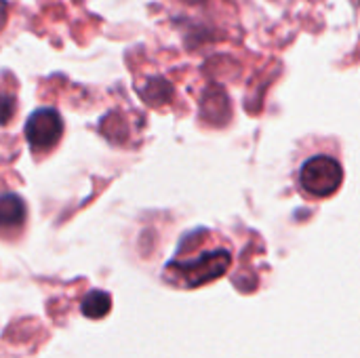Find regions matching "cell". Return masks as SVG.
<instances>
[{"instance_id":"2","label":"cell","mask_w":360,"mask_h":358,"mask_svg":"<svg viewBox=\"0 0 360 358\" xmlns=\"http://www.w3.org/2000/svg\"><path fill=\"white\" fill-rule=\"evenodd\" d=\"M63 133V120L57 110L40 108L25 122V137L32 150L42 152L59 141Z\"/></svg>"},{"instance_id":"6","label":"cell","mask_w":360,"mask_h":358,"mask_svg":"<svg viewBox=\"0 0 360 358\" xmlns=\"http://www.w3.org/2000/svg\"><path fill=\"white\" fill-rule=\"evenodd\" d=\"M15 114V99L11 95L0 93V124H6Z\"/></svg>"},{"instance_id":"1","label":"cell","mask_w":360,"mask_h":358,"mask_svg":"<svg viewBox=\"0 0 360 358\" xmlns=\"http://www.w3.org/2000/svg\"><path fill=\"white\" fill-rule=\"evenodd\" d=\"M344 181V169L342 165L325 154L312 156L304 162L300 171V184L302 188L312 194L314 198H325L338 192V188Z\"/></svg>"},{"instance_id":"3","label":"cell","mask_w":360,"mask_h":358,"mask_svg":"<svg viewBox=\"0 0 360 358\" xmlns=\"http://www.w3.org/2000/svg\"><path fill=\"white\" fill-rule=\"evenodd\" d=\"M228 266H230V255L226 251H215V253H207L194 262L184 264L181 274L190 287H196V285H202L221 276Z\"/></svg>"},{"instance_id":"4","label":"cell","mask_w":360,"mask_h":358,"mask_svg":"<svg viewBox=\"0 0 360 358\" xmlns=\"http://www.w3.org/2000/svg\"><path fill=\"white\" fill-rule=\"evenodd\" d=\"M25 219V205L17 194L0 196V228H17Z\"/></svg>"},{"instance_id":"7","label":"cell","mask_w":360,"mask_h":358,"mask_svg":"<svg viewBox=\"0 0 360 358\" xmlns=\"http://www.w3.org/2000/svg\"><path fill=\"white\" fill-rule=\"evenodd\" d=\"M4 21H6V2L0 0V30H2Z\"/></svg>"},{"instance_id":"5","label":"cell","mask_w":360,"mask_h":358,"mask_svg":"<svg viewBox=\"0 0 360 358\" xmlns=\"http://www.w3.org/2000/svg\"><path fill=\"white\" fill-rule=\"evenodd\" d=\"M110 308H112V298H110V293H105L101 289L86 293V298L82 300V306H80V310L86 319H101L110 312Z\"/></svg>"}]
</instances>
